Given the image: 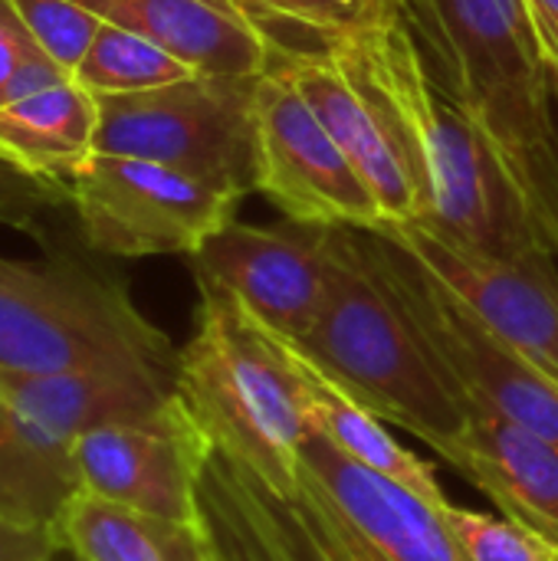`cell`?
<instances>
[{"instance_id": "6da1fadb", "label": "cell", "mask_w": 558, "mask_h": 561, "mask_svg": "<svg viewBox=\"0 0 558 561\" xmlns=\"http://www.w3.org/2000/svg\"><path fill=\"white\" fill-rule=\"evenodd\" d=\"M322 56L401 145L424 220L497 256L549 250L414 0H378Z\"/></svg>"}, {"instance_id": "7402d4cb", "label": "cell", "mask_w": 558, "mask_h": 561, "mask_svg": "<svg viewBox=\"0 0 558 561\" xmlns=\"http://www.w3.org/2000/svg\"><path fill=\"white\" fill-rule=\"evenodd\" d=\"M191 76L197 72L184 59H178L171 49L118 23H102L89 53L72 72V79L82 89H89L95 99L148 92V89H161Z\"/></svg>"}, {"instance_id": "5b68a950", "label": "cell", "mask_w": 558, "mask_h": 561, "mask_svg": "<svg viewBox=\"0 0 558 561\" xmlns=\"http://www.w3.org/2000/svg\"><path fill=\"white\" fill-rule=\"evenodd\" d=\"M0 371H148L178 375L171 339L128 289L72 260L0 256Z\"/></svg>"}, {"instance_id": "5bb4252c", "label": "cell", "mask_w": 558, "mask_h": 561, "mask_svg": "<svg viewBox=\"0 0 558 561\" xmlns=\"http://www.w3.org/2000/svg\"><path fill=\"white\" fill-rule=\"evenodd\" d=\"M0 401L43 440L69 450L89 431L168 417L178 394L174 378L148 371H0Z\"/></svg>"}, {"instance_id": "7c38bea8", "label": "cell", "mask_w": 558, "mask_h": 561, "mask_svg": "<svg viewBox=\"0 0 558 561\" xmlns=\"http://www.w3.org/2000/svg\"><path fill=\"white\" fill-rule=\"evenodd\" d=\"M69 454L82 493L151 519L184 526L204 523L197 483L210 454V440L181 398L168 417L155 424H115L89 431L69 447Z\"/></svg>"}, {"instance_id": "9a60e30c", "label": "cell", "mask_w": 558, "mask_h": 561, "mask_svg": "<svg viewBox=\"0 0 558 561\" xmlns=\"http://www.w3.org/2000/svg\"><path fill=\"white\" fill-rule=\"evenodd\" d=\"M510 523L558 546V444L500 414H467V427L434 450Z\"/></svg>"}, {"instance_id": "e0dca14e", "label": "cell", "mask_w": 558, "mask_h": 561, "mask_svg": "<svg viewBox=\"0 0 558 561\" xmlns=\"http://www.w3.org/2000/svg\"><path fill=\"white\" fill-rule=\"evenodd\" d=\"M105 23L151 36L194 72L263 76L273 46L237 0H76Z\"/></svg>"}, {"instance_id": "d4e9b609", "label": "cell", "mask_w": 558, "mask_h": 561, "mask_svg": "<svg viewBox=\"0 0 558 561\" xmlns=\"http://www.w3.org/2000/svg\"><path fill=\"white\" fill-rule=\"evenodd\" d=\"M13 7L23 16L33 43L69 76L105 23L76 0H13Z\"/></svg>"}, {"instance_id": "9c48e42d", "label": "cell", "mask_w": 558, "mask_h": 561, "mask_svg": "<svg viewBox=\"0 0 558 561\" xmlns=\"http://www.w3.org/2000/svg\"><path fill=\"white\" fill-rule=\"evenodd\" d=\"M243 194L178 168L95 151L69 181L66 201L86 243L105 256H194L227 227Z\"/></svg>"}, {"instance_id": "ac0fdd59", "label": "cell", "mask_w": 558, "mask_h": 561, "mask_svg": "<svg viewBox=\"0 0 558 561\" xmlns=\"http://www.w3.org/2000/svg\"><path fill=\"white\" fill-rule=\"evenodd\" d=\"M95 131L99 99L72 76L0 105V158L62 191L95 154Z\"/></svg>"}, {"instance_id": "44dd1931", "label": "cell", "mask_w": 558, "mask_h": 561, "mask_svg": "<svg viewBox=\"0 0 558 561\" xmlns=\"http://www.w3.org/2000/svg\"><path fill=\"white\" fill-rule=\"evenodd\" d=\"M82 493L72 454L43 440L0 401V513L56 526L69 500Z\"/></svg>"}, {"instance_id": "f1b7e54d", "label": "cell", "mask_w": 558, "mask_h": 561, "mask_svg": "<svg viewBox=\"0 0 558 561\" xmlns=\"http://www.w3.org/2000/svg\"><path fill=\"white\" fill-rule=\"evenodd\" d=\"M39 46L33 43L23 16L16 13L13 0H0V105L10 95V85L16 79V72L23 69V62L36 53Z\"/></svg>"}, {"instance_id": "ba28073f", "label": "cell", "mask_w": 558, "mask_h": 561, "mask_svg": "<svg viewBox=\"0 0 558 561\" xmlns=\"http://www.w3.org/2000/svg\"><path fill=\"white\" fill-rule=\"evenodd\" d=\"M260 76H191L99 99L95 151L148 158L224 191H257L253 95Z\"/></svg>"}, {"instance_id": "4fadbf2b", "label": "cell", "mask_w": 558, "mask_h": 561, "mask_svg": "<svg viewBox=\"0 0 558 561\" xmlns=\"http://www.w3.org/2000/svg\"><path fill=\"white\" fill-rule=\"evenodd\" d=\"M194 276L230 293L276 335L299 342L329 289V227L230 220L191 256Z\"/></svg>"}, {"instance_id": "83f0119b", "label": "cell", "mask_w": 558, "mask_h": 561, "mask_svg": "<svg viewBox=\"0 0 558 561\" xmlns=\"http://www.w3.org/2000/svg\"><path fill=\"white\" fill-rule=\"evenodd\" d=\"M62 549L56 526L23 523L0 513V561H53Z\"/></svg>"}, {"instance_id": "484cf974", "label": "cell", "mask_w": 558, "mask_h": 561, "mask_svg": "<svg viewBox=\"0 0 558 561\" xmlns=\"http://www.w3.org/2000/svg\"><path fill=\"white\" fill-rule=\"evenodd\" d=\"M62 204H69L62 187L30 178L0 158V224L36 233V240H43L39 233L46 230V217Z\"/></svg>"}, {"instance_id": "30bf717a", "label": "cell", "mask_w": 558, "mask_h": 561, "mask_svg": "<svg viewBox=\"0 0 558 561\" xmlns=\"http://www.w3.org/2000/svg\"><path fill=\"white\" fill-rule=\"evenodd\" d=\"M454 293L497 339L558 388V270L553 250L497 256L414 217L372 227Z\"/></svg>"}, {"instance_id": "ffe728a7", "label": "cell", "mask_w": 558, "mask_h": 561, "mask_svg": "<svg viewBox=\"0 0 558 561\" xmlns=\"http://www.w3.org/2000/svg\"><path fill=\"white\" fill-rule=\"evenodd\" d=\"M62 546L82 561H230L201 526L151 519L76 493L59 516Z\"/></svg>"}, {"instance_id": "f546056e", "label": "cell", "mask_w": 558, "mask_h": 561, "mask_svg": "<svg viewBox=\"0 0 558 561\" xmlns=\"http://www.w3.org/2000/svg\"><path fill=\"white\" fill-rule=\"evenodd\" d=\"M533 20V30L539 36L546 62L558 69V0H523Z\"/></svg>"}, {"instance_id": "3957f363", "label": "cell", "mask_w": 558, "mask_h": 561, "mask_svg": "<svg viewBox=\"0 0 558 561\" xmlns=\"http://www.w3.org/2000/svg\"><path fill=\"white\" fill-rule=\"evenodd\" d=\"M197 322L178 352L174 391L224 460L266 493L289 496L312 434L299 368L286 339L230 293L207 279H197Z\"/></svg>"}, {"instance_id": "2e32d148", "label": "cell", "mask_w": 558, "mask_h": 561, "mask_svg": "<svg viewBox=\"0 0 558 561\" xmlns=\"http://www.w3.org/2000/svg\"><path fill=\"white\" fill-rule=\"evenodd\" d=\"M270 66H280L296 82L309 108L329 128L352 168L362 174L382 207V224L421 217V194L408 171L401 145L395 141L382 115L368 105V99L349 82V76L322 53L276 56Z\"/></svg>"}, {"instance_id": "8992f818", "label": "cell", "mask_w": 558, "mask_h": 561, "mask_svg": "<svg viewBox=\"0 0 558 561\" xmlns=\"http://www.w3.org/2000/svg\"><path fill=\"white\" fill-rule=\"evenodd\" d=\"M516 194L526 164L556 138L553 66L523 0H414Z\"/></svg>"}, {"instance_id": "cb8c5ba5", "label": "cell", "mask_w": 558, "mask_h": 561, "mask_svg": "<svg viewBox=\"0 0 558 561\" xmlns=\"http://www.w3.org/2000/svg\"><path fill=\"white\" fill-rule=\"evenodd\" d=\"M444 523L464 561H558V546L520 523L454 503L444 513Z\"/></svg>"}, {"instance_id": "52a82bcc", "label": "cell", "mask_w": 558, "mask_h": 561, "mask_svg": "<svg viewBox=\"0 0 558 561\" xmlns=\"http://www.w3.org/2000/svg\"><path fill=\"white\" fill-rule=\"evenodd\" d=\"M362 250L428 362L467 414H500L558 444V388L497 339L454 293L378 230H362Z\"/></svg>"}, {"instance_id": "8fae6325", "label": "cell", "mask_w": 558, "mask_h": 561, "mask_svg": "<svg viewBox=\"0 0 558 561\" xmlns=\"http://www.w3.org/2000/svg\"><path fill=\"white\" fill-rule=\"evenodd\" d=\"M253 131V187L266 194L289 220L362 230L382 224L375 194L280 66H270L257 79Z\"/></svg>"}, {"instance_id": "d6986e66", "label": "cell", "mask_w": 558, "mask_h": 561, "mask_svg": "<svg viewBox=\"0 0 558 561\" xmlns=\"http://www.w3.org/2000/svg\"><path fill=\"white\" fill-rule=\"evenodd\" d=\"M286 348L306 385V411H309L312 431H319L332 447H339L345 457H352L365 470L391 480L395 486L408 490L411 496H418L421 503H428L431 510L444 516L451 510V500L441 490L431 463L411 454L401 440H395L385 431V421H378L362 404H355L342 388H335L289 339H286Z\"/></svg>"}, {"instance_id": "4316f807", "label": "cell", "mask_w": 558, "mask_h": 561, "mask_svg": "<svg viewBox=\"0 0 558 561\" xmlns=\"http://www.w3.org/2000/svg\"><path fill=\"white\" fill-rule=\"evenodd\" d=\"M553 92H556L558 108V69H553ZM520 197L536 220L543 240L558 256V131L556 138L526 164L520 178Z\"/></svg>"}, {"instance_id": "4dcf8cb0", "label": "cell", "mask_w": 558, "mask_h": 561, "mask_svg": "<svg viewBox=\"0 0 558 561\" xmlns=\"http://www.w3.org/2000/svg\"><path fill=\"white\" fill-rule=\"evenodd\" d=\"M53 561H82V559H79V556H76L72 549H66V546H62V549L56 552V559H53Z\"/></svg>"}, {"instance_id": "277c9868", "label": "cell", "mask_w": 558, "mask_h": 561, "mask_svg": "<svg viewBox=\"0 0 558 561\" xmlns=\"http://www.w3.org/2000/svg\"><path fill=\"white\" fill-rule=\"evenodd\" d=\"M335 388L431 450L467 427V411L368 270L358 227H329V289L293 342Z\"/></svg>"}, {"instance_id": "7a4b0ae2", "label": "cell", "mask_w": 558, "mask_h": 561, "mask_svg": "<svg viewBox=\"0 0 558 561\" xmlns=\"http://www.w3.org/2000/svg\"><path fill=\"white\" fill-rule=\"evenodd\" d=\"M197 503L230 561H464L437 510L365 470L319 431L289 496L266 493L214 447Z\"/></svg>"}, {"instance_id": "603a6c76", "label": "cell", "mask_w": 558, "mask_h": 561, "mask_svg": "<svg viewBox=\"0 0 558 561\" xmlns=\"http://www.w3.org/2000/svg\"><path fill=\"white\" fill-rule=\"evenodd\" d=\"M378 0H237L260 26L276 56L322 53L342 30L355 26Z\"/></svg>"}]
</instances>
